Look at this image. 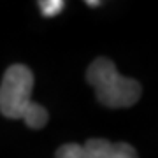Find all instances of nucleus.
<instances>
[{"label": "nucleus", "mask_w": 158, "mask_h": 158, "mask_svg": "<svg viewBox=\"0 0 158 158\" xmlns=\"http://www.w3.org/2000/svg\"><path fill=\"white\" fill-rule=\"evenodd\" d=\"M86 79L93 86L98 102L106 107H130L141 98V85L135 79L121 76L116 70V65L109 58L93 60L88 67Z\"/></svg>", "instance_id": "obj_1"}, {"label": "nucleus", "mask_w": 158, "mask_h": 158, "mask_svg": "<svg viewBox=\"0 0 158 158\" xmlns=\"http://www.w3.org/2000/svg\"><path fill=\"white\" fill-rule=\"evenodd\" d=\"M34 74L21 63L11 65L0 83V113L9 119H23L32 104Z\"/></svg>", "instance_id": "obj_2"}, {"label": "nucleus", "mask_w": 158, "mask_h": 158, "mask_svg": "<svg viewBox=\"0 0 158 158\" xmlns=\"http://www.w3.org/2000/svg\"><path fill=\"white\" fill-rule=\"evenodd\" d=\"M56 158H137L135 149L127 142H109L106 139H90L81 144H63Z\"/></svg>", "instance_id": "obj_3"}, {"label": "nucleus", "mask_w": 158, "mask_h": 158, "mask_svg": "<svg viewBox=\"0 0 158 158\" xmlns=\"http://www.w3.org/2000/svg\"><path fill=\"white\" fill-rule=\"evenodd\" d=\"M48 118H49L48 111L40 104H35V102H32L30 107L27 109V113L23 114V121L28 125L30 128H42V127H46Z\"/></svg>", "instance_id": "obj_4"}, {"label": "nucleus", "mask_w": 158, "mask_h": 158, "mask_svg": "<svg viewBox=\"0 0 158 158\" xmlns=\"http://www.w3.org/2000/svg\"><path fill=\"white\" fill-rule=\"evenodd\" d=\"M39 7H40V12L44 16H56L58 12L63 11L65 2L63 0H40Z\"/></svg>", "instance_id": "obj_5"}, {"label": "nucleus", "mask_w": 158, "mask_h": 158, "mask_svg": "<svg viewBox=\"0 0 158 158\" xmlns=\"http://www.w3.org/2000/svg\"><path fill=\"white\" fill-rule=\"evenodd\" d=\"M98 4H100L98 0H95V2H93V0H90V2H86V6H90V7H97Z\"/></svg>", "instance_id": "obj_6"}]
</instances>
